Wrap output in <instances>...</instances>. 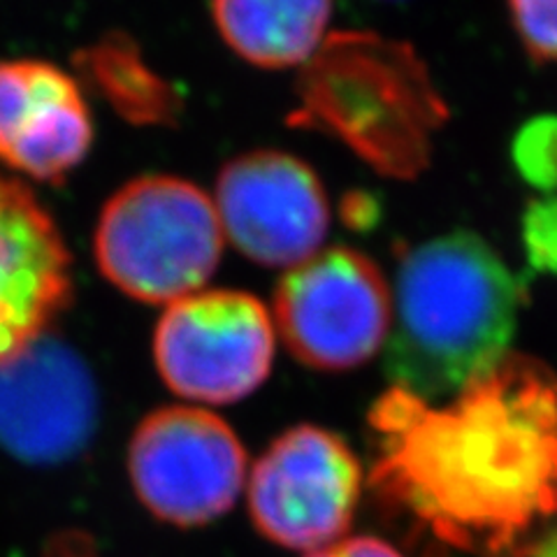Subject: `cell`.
Wrapping results in <instances>:
<instances>
[{"label":"cell","instance_id":"obj_9","mask_svg":"<svg viewBox=\"0 0 557 557\" xmlns=\"http://www.w3.org/2000/svg\"><path fill=\"white\" fill-rule=\"evenodd\" d=\"M214 207L225 239L263 268H295L321 251L330 202L313 170L284 151L258 149L225 163Z\"/></svg>","mask_w":557,"mask_h":557},{"label":"cell","instance_id":"obj_11","mask_svg":"<svg viewBox=\"0 0 557 557\" xmlns=\"http://www.w3.org/2000/svg\"><path fill=\"white\" fill-rule=\"evenodd\" d=\"M70 293L57 223L24 184L0 177V360L45 335Z\"/></svg>","mask_w":557,"mask_h":557},{"label":"cell","instance_id":"obj_12","mask_svg":"<svg viewBox=\"0 0 557 557\" xmlns=\"http://www.w3.org/2000/svg\"><path fill=\"white\" fill-rule=\"evenodd\" d=\"M94 124L79 86L42 61L0 63V161L61 182L89 153Z\"/></svg>","mask_w":557,"mask_h":557},{"label":"cell","instance_id":"obj_19","mask_svg":"<svg viewBox=\"0 0 557 557\" xmlns=\"http://www.w3.org/2000/svg\"><path fill=\"white\" fill-rule=\"evenodd\" d=\"M47 557H94V550L89 542H84L79 536H63L54 542V548Z\"/></svg>","mask_w":557,"mask_h":557},{"label":"cell","instance_id":"obj_14","mask_svg":"<svg viewBox=\"0 0 557 557\" xmlns=\"http://www.w3.org/2000/svg\"><path fill=\"white\" fill-rule=\"evenodd\" d=\"M96 91L135 126H168L182 112V98L139 54L128 35H108L79 54Z\"/></svg>","mask_w":557,"mask_h":557},{"label":"cell","instance_id":"obj_10","mask_svg":"<svg viewBox=\"0 0 557 557\" xmlns=\"http://www.w3.org/2000/svg\"><path fill=\"white\" fill-rule=\"evenodd\" d=\"M98 425L89 364L49 333L0 360V446L30 465L75 458Z\"/></svg>","mask_w":557,"mask_h":557},{"label":"cell","instance_id":"obj_6","mask_svg":"<svg viewBox=\"0 0 557 557\" xmlns=\"http://www.w3.org/2000/svg\"><path fill=\"white\" fill-rule=\"evenodd\" d=\"M272 360V313L244 290H200L172 302L153 333L156 370L194 403H239L263 386Z\"/></svg>","mask_w":557,"mask_h":557},{"label":"cell","instance_id":"obj_1","mask_svg":"<svg viewBox=\"0 0 557 557\" xmlns=\"http://www.w3.org/2000/svg\"><path fill=\"white\" fill-rule=\"evenodd\" d=\"M372 483L397 513L474 557H532L557 532V372L528 354L448 397L388 388L370 411Z\"/></svg>","mask_w":557,"mask_h":557},{"label":"cell","instance_id":"obj_3","mask_svg":"<svg viewBox=\"0 0 557 557\" xmlns=\"http://www.w3.org/2000/svg\"><path fill=\"white\" fill-rule=\"evenodd\" d=\"M448 104L413 47L370 30L330 33L300 70L290 121L325 133L393 180L430 165Z\"/></svg>","mask_w":557,"mask_h":557},{"label":"cell","instance_id":"obj_17","mask_svg":"<svg viewBox=\"0 0 557 557\" xmlns=\"http://www.w3.org/2000/svg\"><path fill=\"white\" fill-rule=\"evenodd\" d=\"M522 242L530 263L542 272H557V198L532 200L522 214Z\"/></svg>","mask_w":557,"mask_h":557},{"label":"cell","instance_id":"obj_15","mask_svg":"<svg viewBox=\"0 0 557 557\" xmlns=\"http://www.w3.org/2000/svg\"><path fill=\"white\" fill-rule=\"evenodd\" d=\"M513 165L528 184L557 188V116H536L513 137Z\"/></svg>","mask_w":557,"mask_h":557},{"label":"cell","instance_id":"obj_20","mask_svg":"<svg viewBox=\"0 0 557 557\" xmlns=\"http://www.w3.org/2000/svg\"><path fill=\"white\" fill-rule=\"evenodd\" d=\"M532 557H557V532Z\"/></svg>","mask_w":557,"mask_h":557},{"label":"cell","instance_id":"obj_16","mask_svg":"<svg viewBox=\"0 0 557 557\" xmlns=\"http://www.w3.org/2000/svg\"><path fill=\"white\" fill-rule=\"evenodd\" d=\"M511 24L532 61H557V0H507Z\"/></svg>","mask_w":557,"mask_h":557},{"label":"cell","instance_id":"obj_8","mask_svg":"<svg viewBox=\"0 0 557 557\" xmlns=\"http://www.w3.org/2000/svg\"><path fill=\"white\" fill-rule=\"evenodd\" d=\"M360 483V462L344 440L317 425H298L253 465L249 513L270 542L313 553L351 528Z\"/></svg>","mask_w":557,"mask_h":557},{"label":"cell","instance_id":"obj_18","mask_svg":"<svg viewBox=\"0 0 557 557\" xmlns=\"http://www.w3.org/2000/svg\"><path fill=\"white\" fill-rule=\"evenodd\" d=\"M307 557H403L391 544L376 536H344L321 550L307 553Z\"/></svg>","mask_w":557,"mask_h":557},{"label":"cell","instance_id":"obj_13","mask_svg":"<svg viewBox=\"0 0 557 557\" xmlns=\"http://www.w3.org/2000/svg\"><path fill=\"white\" fill-rule=\"evenodd\" d=\"M333 0H212L223 42L258 67H302L327 38Z\"/></svg>","mask_w":557,"mask_h":557},{"label":"cell","instance_id":"obj_4","mask_svg":"<svg viewBox=\"0 0 557 557\" xmlns=\"http://www.w3.org/2000/svg\"><path fill=\"white\" fill-rule=\"evenodd\" d=\"M223 242L214 198L182 177L145 174L104 205L94 251L102 276L128 298L172 305L205 288Z\"/></svg>","mask_w":557,"mask_h":557},{"label":"cell","instance_id":"obj_5","mask_svg":"<svg viewBox=\"0 0 557 557\" xmlns=\"http://www.w3.org/2000/svg\"><path fill=\"white\" fill-rule=\"evenodd\" d=\"M272 321L295 360L319 372H346L386 346L393 295L370 256L333 247L286 270Z\"/></svg>","mask_w":557,"mask_h":557},{"label":"cell","instance_id":"obj_2","mask_svg":"<svg viewBox=\"0 0 557 557\" xmlns=\"http://www.w3.org/2000/svg\"><path fill=\"white\" fill-rule=\"evenodd\" d=\"M528 293L483 237L418 244L397 268L386 374L425 403L460 393L509 354Z\"/></svg>","mask_w":557,"mask_h":557},{"label":"cell","instance_id":"obj_7","mask_svg":"<svg viewBox=\"0 0 557 557\" xmlns=\"http://www.w3.org/2000/svg\"><path fill=\"white\" fill-rule=\"evenodd\" d=\"M247 465L231 425L200 407L151 411L128 448L135 495L156 518L180 528L228 513L247 483Z\"/></svg>","mask_w":557,"mask_h":557}]
</instances>
